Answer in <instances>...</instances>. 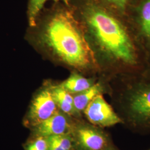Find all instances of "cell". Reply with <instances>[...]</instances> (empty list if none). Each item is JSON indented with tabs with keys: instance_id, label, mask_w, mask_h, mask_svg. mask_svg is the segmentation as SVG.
<instances>
[{
	"instance_id": "6da1fadb",
	"label": "cell",
	"mask_w": 150,
	"mask_h": 150,
	"mask_svg": "<svg viewBox=\"0 0 150 150\" xmlns=\"http://www.w3.org/2000/svg\"><path fill=\"white\" fill-rule=\"evenodd\" d=\"M42 39L54 54L70 66L86 68L93 60L92 50L71 11L56 12L47 22Z\"/></svg>"
},
{
	"instance_id": "7a4b0ae2",
	"label": "cell",
	"mask_w": 150,
	"mask_h": 150,
	"mask_svg": "<svg viewBox=\"0 0 150 150\" xmlns=\"http://www.w3.org/2000/svg\"><path fill=\"white\" fill-rule=\"evenodd\" d=\"M83 13L91 33L104 52L118 61L134 64V47L117 19L95 3L86 5Z\"/></svg>"
},
{
	"instance_id": "3957f363",
	"label": "cell",
	"mask_w": 150,
	"mask_h": 150,
	"mask_svg": "<svg viewBox=\"0 0 150 150\" xmlns=\"http://www.w3.org/2000/svg\"><path fill=\"white\" fill-rule=\"evenodd\" d=\"M83 111L88 120L99 127H110L122 122L121 119L101 93L89 103Z\"/></svg>"
},
{
	"instance_id": "277c9868",
	"label": "cell",
	"mask_w": 150,
	"mask_h": 150,
	"mask_svg": "<svg viewBox=\"0 0 150 150\" xmlns=\"http://www.w3.org/2000/svg\"><path fill=\"white\" fill-rule=\"evenodd\" d=\"M128 110L135 122L150 125V85L140 87L130 95Z\"/></svg>"
},
{
	"instance_id": "5b68a950",
	"label": "cell",
	"mask_w": 150,
	"mask_h": 150,
	"mask_svg": "<svg viewBox=\"0 0 150 150\" xmlns=\"http://www.w3.org/2000/svg\"><path fill=\"white\" fill-rule=\"evenodd\" d=\"M57 111V105L50 88H45L35 97L31 105L29 118L35 126L53 116Z\"/></svg>"
},
{
	"instance_id": "8992f818",
	"label": "cell",
	"mask_w": 150,
	"mask_h": 150,
	"mask_svg": "<svg viewBox=\"0 0 150 150\" xmlns=\"http://www.w3.org/2000/svg\"><path fill=\"white\" fill-rule=\"evenodd\" d=\"M35 132L38 137H44L66 134L70 129L66 117L58 111L50 118L35 125Z\"/></svg>"
},
{
	"instance_id": "52a82bcc",
	"label": "cell",
	"mask_w": 150,
	"mask_h": 150,
	"mask_svg": "<svg viewBox=\"0 0 150 150\" xmlns=\"http://www.w3.org/2000/svg\"><path fill=\"white\" fill-rule=\"evenodd\" d=\"M81 146L88 150H102L106 145L105 136L95 129L81 127L77 132Z\"/></svg>"
},
{
	"instance_id": "ba28073f",
	"label": "cell",
	"mask_w": 150,
	"mask_h": 150,
	"mask_svg": "<svg viewBox=\"0 0 150 150\" xmlns=\"http://www.w3.org/2000/svg\"><path fill=\"white\" fill-rule=\"evenodd\" d=\"M54 100L64 112L69 115H74L77 112L74 105L73 96L60 85L52 86L50 88Z\"/></svg>"
},
{
	"instance_id": "9c48e42d",
	"label": "cell",
	"mask_w": 150,
	"mask_h": 150,
	"mask_svg": "<svg viewBox=\"0 0 150 150\" xmlns=\"http://www.w3.org/2000/svg\"><path fill=\"white\" fill-rule=\"evenodd\" d=\"M93 85V81L90 79L73 74L59 85L70 93H78L87 90Z\"/></svg>"
},
{
	"instance_id": "30bf717a",
	"label": "cell",
	"mask_w": 150,
	"mask_h": 150,
	"mask_svg": "<svg viewBox=\"0 0 150 150\" xmlns=\"http://www.w3.org/2000/svg\"><path fill=\"white\" fill-rule=\"evenodd\" d=\"M101 89V86L99 83L93 84L87 90L78 93L73 97L74 105L76 112H80L84 111L89 103L97 95L100 94Z\"/></svg>"
},
{
	"instance_id": "8fae6325",
	"label": "cell",
	"mask_w": 150,
	"mask_h": 150,
	"mask_svg": "<svg viewBox=\"0 0 150 150\" xmlns=\"http://www.w3.org/2000/svg\"><path fill=\"white\" fill-rule=\"evenodd\" d=\"M137 11L141 31L150 40V0H144Z\"/></svg>"
},
{
	"instance_id": "7c38bea8",
	"label": "cell",
	"mask_w": 150,
	"mask_h": 150,
	"mask_svg": "<svg viewBox=\"0 0 150 150\" xmlns=\"http://www.w3.org/2000/svg\"><path fill=\"white\" fill-rule=\"evenodd\" d=\"M50 0H29L28 5V17L29 23L31 26L36 25L38 15L42 9L45 3ZM55 2L62 1L66 6H69V0H52Z\"/></svg>"
},
{
	"instance_id": "4fadbf2b",
	"label": "cell",
	"mask_w": 150,
	"mask_h": 150,
	"mask_svg": "<svg viewBox=\"0 0 150 150\" xmlns=\"http://www.w3.org/2000/svg\"><path fill=\"white\" fill-rule=\"evenodd\" d=\"M49 145L47 139L39 136L32 144L30 145L27 150H48Z\"/></svg>"
},
{
	"instance_id": "5bb4252c",
	"label": "cell",
	"mask_w": 150,
	"mask_h": 150,
	"mask_svg": "<svg viewBox=\"0 0 150 150\" xmlns=\"http://www.w3.org/2000/svg\"><path fill=\"white\" fill-rule=\"evenodd\" d=\"M56 141L59 146L64 150H71L72 148V143L70 138L66 134L54 136Z\"/></svg>"
},
{
	"instance_id": "9a60e30c",
	"label": "cell",
	"mask_w": 150,
	"mask_h": 150,
	"mask_svg": "<svg viewBox=\"0 0 150 150\" xmlns=\"http://www.w3.org/2000/svg\"><path fill=\"white\" fill-rule=\"evenodd\" d=\"M107 2L120 11H125L129 0H106Z\"/></svg>"
},
{
	"instance_id": "2e32d148",
	"label": "cell",
	"mask_w": 150,
	"mask_h": 150,
	"mask_svg": "<svg viewBox=\"0 0 150 150\" xmlns=\"http://www.w3.org/2000/svg\"><path fill=\"white\" fill-rule=\"evenodd\" d=\"M49 148L48 150H64L56 141L54 136H51L47 137Z\"/></svg>"
}]
</instances>
